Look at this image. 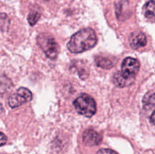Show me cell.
<instances>
[{
    "instance_id": "7c38bea8",
    "label": "cell",
    "mask_w": 155,
    "mask_h": 154,
    "mask_svg": "<svg viewBox=\"0 0 155 154\" xmlns=\"http://www.w3.org/2000/svg\"><path fill=\"white\" fill-rule=\"evenodd\" d=\"M40 18V14L38 11H32L28 15V22L31 26H33L36 24Z\"/></svg>"
},
{
    "instance_id": "277c9868",
    "label": "cell",
    "mask_w": 155,
    "mask_h": 154,
    "mask_svg": "<svg viewBox=\"0 0 155 154\" xmlns=\"http://www.w3.org/2000/svg\"><path fill=\"white\" fill-rule=\"evenodd\" d=\"M140 68V64L137 59L133 57H126L122 62L120 72L125 78L135 80Z\"/></svg>"
},
{
    "instance_id": "7a4b0ae2",
    "label": "cell",
    "mask_w": 155,
    "mask_h": 154,
    "mask_svg": "<svg viewBox=\"0 0 155 154\" xmlns=\"http://www.w3.org/2000/svg\"><path fill=\"white\" fill-rule=\"evenodd\" d=\"M74 106L77 113L86 117H92L97 110L95 100L86 94H82L74 101Z\"/></svg>"
},
{
    "instance_id": "4fadbf2b",
    "label": "cell",
    "mask_w": 155,
    "mask_h": 154,
    "mask_svg": "<svg viewBox=\"0 0 155 154\" xmlns=\"http://www.w3.org/2000/svg\"><path fill=\"white\" fill-rule=\"evenodd\" d=\"M96 154H118L115 151L110 149H101L97 152Z\"/></svg>"
},
{
    "instance_id": "ba28073f",
    "label": "cell",
    "mask_w": 155,
    "mask_h": 154,
    "mask_svg": "<svg viewBox=\"0 0 155 154\" xmlns=\"http://www.w3.org/2000/svg\"><path fill=\"white\" fill-rule=\"evenodd\" d=\"M133 82H134V80L128 79L125 78L121 74L120 71L117 72L113 76L114 84L119 88H124L127 87V86H130V85L133 84Z\"/></svg>"
},
{
    "instance_id": "9c48e42d",
    "label": "cell",
    "mask_w": 155,
    "mask_h": 154,
    "mask_svg": "<svg viewBox=\"0 0 155 154\" xmlns=\"http://www.w3.org/2000/svg\"><path fill=\"white\" fill-rule=\"evenodd\" d=\"M143 13L148 21H155V1L151 0L145 3L143 8Z\"/></svg>"
},
{
    "instance_id": "6da1fadb",
    "label": "cell",
    "mask_w": 155,
    "mask_h": 154,
    "mask_svg": "<svg viewBox=\"0 0 155 154\" xmlns=\"http://www.w3.org/2000/svg\"><path fill=\"white\" fill-rule=\"evenodd\" d=\"M96 43L95 32L92 28H86L73 35L67 46L71 52L77 54L91 49Z\"/></svg>"
},
{
    "instance_id": "52a82bcc",
    "label": "cell",
    "mask_w": 155,
    "mask_h": 154,
    "mask_svg": "<svg viewBox=\"0 0 155 154\" xmlns=\"http://www.w3.org/2000/svg\"><path fill=\"white\" fill-rule=\"evenodd\" d=\"M130 46L133 49H139L143 48L147 44V38L145 35L141 31H135L130 36Z\"/></svg>"
},
{
    "instance_id": "5bb4252c",
    "label": "cell",
    "mask_w": 155,
    "mask_h": 154,
    "mask_svg": "<svg viewBox=\"0 0 155 154\" xmlns=\"http://www.w3.org/2000/svg\"><path fill=\"white\" fill-rule=\"evenodd\" d=\"M7 141V138L3 133H1V146H3Z\"/></svg>"
},
{
    "instance_id": "30bf717a",
    "label": "cell",
    "mask_w": 155,
    "mask_h": 154,
    "mask_svg": "<svg viewBox=\"0 0 155 154\" xmlns=\"http://www.w3.org/2000/svg\"><path fill=\"white\" fill-rule=\"evenodd\" d=\"M95 63L99 67L103 69H108L114 66V63L107 57H102V56H97L95 58Z\"/></svg>"
},
{
    "instance_id": "9a60e30c",
    "label": "cell",
    "mask_w": 155,
    "mask_h": 154,
    "mask_svg": "<svg viewBox=\"0 0 155 154\" xmlns=\"http://www.w3.org/2000/svg\"><path fill=\"white\" fill-rule=\"evenodd\" d=\"M150 119H151V122L152 124H154L155 125V110L153 112V113L151 114V117H150Z\"/></svg>"
},
{
    "instance_id": "5b68a950",
    "label": "cell",
    "mask_w": 155,
    "mask_h": 154,
    "mask_svg": "<svg viewBox=\"0 0 155 154\" xmlns=\"http://www.w3.org/2000/svg\"><path fill=\"white\" fill-rule=\"evenodd\" d=\"M33 95L30 91L26 88H20L8 98V104L12 108H16L25 103L31 101Z\"/></svg>"
},
{
    "instance_id": "3957f363",
    "label": "cell",
    "mask_w": 155,
    "mask_h": 154,
    "mask_svg": "<svg viewBox=\"0 0 155 154\" xmlns=\"http://www.w3.org/2000/svg\"><path fill=\"white\" fill-rule=\"evenodd\" d=\"M37 43L45 55L51 60L57 58L58 46L53 36L47 33H41L37 36Z\"/></svg>"
},
{
    "instance_id": "8fae6325",
    "label": "cell",
    "mask_w": 155,
    "mask_h": 154,
    "mask_svg": "<svg viewBox=\"0 0 155 154\" xmlns=\"http://www.w3.org/2000/svg\"><path fill=\"white\" fill-rule=\"evenodd\" d=\"M143 104L145 107H154L155 106V92L147 94L145 95L143 98Z\"/></svg>"
},
{
    "instance_id": "8992f818",
    "label": "cell",
    "mask_w": 155,
    "mask_h": 154,
    "mask_svg": "<svg viewBox=\"0 0 155 154\" xmlns=\"http://www.w3.org/2000/svg\"><path fill=\"white\" fill-rule=\"evenodd\" d=\"M83 141L85 145L89 146H96L102 141V136L94 129H87L83 134Z\"/></svg>"
}]
</instances>
